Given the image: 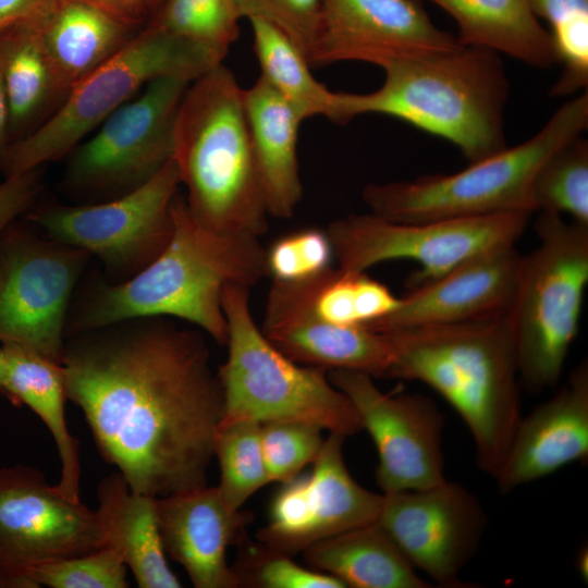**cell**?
<instances>
[{
    "instance_id": "6da1fadb",
    "label": "cell",
    "mask_w": 588,
    "mask_h": 588,
    "mask_svg": "<svg viewBox=\"0 0 588 588\" xmlns=\"http://www.w3.org/2000/svg\"><path fill=\"white\" fill-rule=\"evenodd\" d=\"M138 318L69 336L68 400L130 488L164 497L207 486L224 403L200 330Z\"/></svg>"
},
{
    "instance_id": "7a4b0ae2",
    "label": "cell",
    "mask_w": 588,
    "mask_h": 588,
    "mask_svg": "<svg viewBox=\"0 0 588 588\" xmlns=\"http://www.w3.org/2000/svg\"><path fill=\"white\" fill-rule=\"evenodd\" d=\"M172 216L171 238L156 259L124 281L90 282L71 303L66 338L132 319L167 317L226 344L223 290L231 283L249 289L267 278L266 248L258 236L204 228L177 194Z\"/></svg>"
},
{
    "instance_id": "3957f363",
    "label": "cell",
    "mask_w": 588,
    "mask_h": 588,
    "mask_svg": "<svg viewBox=\"0 0 588 588\" xmlns=\"http://www.w3.org/2000/svg\"><path fill=\"white\" fill-rule=\"evenodd\" d=\"M383 333L393 354L389 378L420 381L437 391L467 426L478 468L495 479L522 419L517 356L506 311Z\"/></svg>"
},
{
    "instance_id": "277c9868",
    "label": "cell",
    "mask_w": 588,
    "mask_h": 588,
    "mask_svg": "<svg viewBox=\"0 0 588 588\" xmlns=\"http://www.w3.org/2000/svg\"><path fill=\"white\" fill-rule=\"evenodd\" d=\"M380 88L367 94L334 91L329 120L346 124L383 114L455 145L468 162L505 148L509 79L500 53L475 46L389 63Z\"/></svg>"
},
{
    "instance_id": "5b68a950",
    "label": "cell",
    "mask_w": 588,
    "mask_h": 588,
    "mask_svg": "<svg viewBox=\"0 0 588 588\" xmlns=\"http://www.w3.org/2000/svg\"><path fill=\"white\" fill-rule=\"evenodd\" d=\"M173 161L192 217L221 233L260 236L269 217L248 132L243 88L223 63L186 88L175 119Z\"/></svg>"
},
{
    "instance_id": "8992f818",
    "label": "cell",
    "mask_w": 588,
    "mask_h": 588,
    "mask_svg": "<svg viewBox=\"0 0 588 588\" xmlns=\"http://www.w3.org/2000/svg\"><path fill=\"white\" fill-rule=\"evenodd\" d=\"M588 126L587 89L565 102L542 128L452 174L369 184L363 200L369 212L396 222L536 212L532 182L542 163Z\"/></svg>"
},
{
    "instance_id": "52a82bcc",
    "label": "cell",
    "mask_w": 588,
    "mask_h": 588,
    "mask_svg": "<svg viewBox=\"0 0 588 588\" xmlns=\"http://www.w3.org/2000/svg\"><path fill=\"white\" fill-rule=\"evenodd\" d=\"M222 306L228 357L217 371L224 403L221 422L297 420L344 437L363 429L328 370L290 359L265 338L252 314L248 287L228 284Z\"/></svg>"
},
{
    "instance_id": "ba28073f",
    "label": "cell",
    "mask_w": 588,
    "mask_h": 588,
    "mask_svg": "<svg viewBox=\"0 0 588 588\" xmlns=\"http://www.w3.org/2000/svg\"><path fill=\"white\" fill-rule=\"evenodd\" d=\"M535 229L540 243L522 256L506 310L519 383L529 393L559 381L578 332L588 284V225L540 212Z\"/></svg>"
},
{
    "instance_id": "9c48e42d",
    "label": "cell",
    "mask_w": 588,
    "mask_h": 588,
    "mask_svg": "<svg viewBox=\"0 0 588 588\" xmlns=\"http://www.w3.org/2000/svg\"><path fill=\"white\" fill-rule=\"evenodd\" d=\"M223 60V56L210 49L151 26L144 27L77 83L45 123L9 145L0 173L12 176L63 158L150 82L168 76L193 82Z\"/></svg>"
},
{
    "instance_id": "30bf717a",
    "label": "cell",
    "mask_w": 588,
    "mask_h": 588,
    "mask_svg": "<svg viewBox=\"0 0 588 588\" xmlns=\"http://www.w3.org/2000/svg\"><path fill=\"white\" fill-rule=\"evenodd\" d=\"M191 81L168 76L147 84L108 115L71 152L63 186L81 204L124 195L173 160L176 114Z\"/></svg>"
},
{
    "instance_id": "8fae6325",
    "label": "cell",
    "mask_w": 588,
    "mask_h": 588,
    "mask_svg": "<svg viewBox=\"0 0 588 588\" xmlns=\"http://www.w3.org/2000/svg\"><path fill=\"white\" fill-rule=\"evenodd\" d=\"M528 213L396 222L371 212L350 215L329 223L338 268L364 272L380 262L408 259L419 270L408 278L414 289L439 279L486 249L514 245L525 232Z\"/></svg>"
},
{
    "instance_id": "7c38bea8",
    "label": "cell",
    "mask_w": 588,
    "mask_h": 588,
    "mask_svg": "<svg viewBox=\"0 0 588 588\" xmlns=\"http://www.w3.org/2000/svg\"><path fill=\"white\" fill-rule=\"evenodd\" d=\"M179 185L172 160L124 195L93 204L46 205L28 219L46 237L97 256L110 281L120 282L149 265L169 243Z\"/></svg>"
},
{
    "instance_id": "4fadbf2b",
    "label": "cell",
    "mask_w": 588,
    "mask_h": 588,
    "mask_svg": "<svg viewBox=\"0 0 588 588\" xmlns=\"http://www.w3.org/2000/svg\"><path fill=\"white\" fill-rule=\"evenodd\" d=\"M12 224L0 233V342L62 364L74 287L90 255Z\"/></svg>"
},
{
    "instance_id": "5bb4252c",
    "label": "cell",
    "mask_w": 588,
    "mask_h": 588,
    "mask_svg": "<svg viewBox=\"0 0 588 588\" xmlns=\"http://www.w3.org/2000/svg\"><path fill=\"white\" fill-rule=\"evenodd\" d=\"M328 377L350 399L376 445V481L383 493L425 489L445 480L444 418L431 399L384 393L373 377L360 371L330 370Z\"/></svg>"
},
{
    "instance_id": "9a60e30c",
    "label": "cell",
    "mask_w": 588,
    "mask_h": 588,
    "mask_svg": "<svg viewBox=\"0 0 588 588\" xmlns=\"http://www.w3.org/2000/svg\"><path fill=\"white\" fill-rule=\"evenodd\" d=\"M103 547L97 510L65 498L34 467L0 469L1 572H25Z\"/></svg>"
},
{
    "instance_id": "2e32d148",
    "label": "cell",
    "mask_w": 588,
    "mask_h": 588,
    "mask_svg": "<svg viewBox=\"0 0 588 588\" xmlns=\"http://www.w3.org/2000/svg\"><path fill=\"white\" fill-rule=\"evenodd\" d=\"M378 523L409 563L442 587H469L458 579L488 527L478 498L458 482L382 493Z\"/></svg>"
},
{
    "instance_id": "e0dca14e",
    "label": "cell",
    "mask_w": 588,
    "mask_h": 588,
    "mask_svg": "<svg viewBox=\"0 0 588 588\" xmlns=\"http://www.w3.org/2000/svg\"><path fill=\"white\" fill-rule=\"evenodd\" d=\"M344 439L330 432L311 473L282 483L272 500L269 522L257 532L259 542L292 555L378 520L383 494L365 489L351 476L343 460Z\"/></svg>"
},
{
    "instance_id": "ac0fdd59",
    "label": "cell",
    "mask_w": 588,
    "mask_h": 588,
    "mask_svg": "<svg viewBox=\"0 0 588 588\" xmlns=\"http://www.w3.org/2000/svg\"><path fill=\"white\" fill-rule=\"evenodd\" d=\"M458 45L433 24L421 0H321L307 61L311 68L345 61L383 68Z\"/></svg>"
},
{
    "instance_id": "d6986e66",
    "label": "cell",
    "mask_w": 588,
    "mask_h": 588,
    "mask_svg": "<svg viewBox=\"0 0 588 588\" xmlns=\"http://www.w3.org/2000/svg\"><path fill=\"white\" fill-rule=\"evenodd\" d=\"M260 330L277 350L298 364L389 378L393 354L387 335L317 317L309 304L307 280H272Z\"/></svg>"
},
{
    "instance_id": "ffe728a7",
    "label": "cell",
    "mask_w": 588,
    "mask_h": 588,
    "mask_svg": "<svg viewBox=\"0 0 588 588\" xmlns=\"http://www.w3.org/2000/svg\"><path fill=\"white\" fill-rule=\"evenodd\" d=\"M520 260L514 245L478 253L439 279L411 289L395 310L365 328L387 332L505 313L514 297Z\"/></svg>"
},
{
    "instance_id": "44dd1931",
    "label": "cell",
    "mask_w": 588,
    "mask_h": 588,
    "mask_svg": "<svg viewBox=\"0 0 588 588\" xmlns=\"http://www.w3.org/2000/svg\"><path fill=\"white\" fill-rule=\"evenodd\" d=\"M164 552L186 571L196 588H241L226 550L242 540L253 514L233 511L218 487H200L155 498Z\"/></svg>"
},
{
    "instance_id": "7402d4cb",
    "label": "cell",
    "mask_w": 588,
    "mask_h": 588,
    "mask_svg": "<svg viewBox=\"0 0 588 588\" xmlns=\"http://www.w3.org/2000/svg\"><path fill=\"white\" fill-rule=\"evenodd\" d=\"M588 457V364L581 362L548 401L522 417L494 479L511 492Z\"/></svg>"
},
{
    "instance_id": "603a6c76",
    "label": "cell",
    "mask_w": 588,
    "mask_h": 588,
    "mask_svg": "<svg viewBox=\"0 0 588 588\" xmlns=\"http://www.w3.org/2000/svg\"><path fill=\"white\" fill-rule=\"evenodd\" d=\"M243 102L268 213L291 218L303 197L297 159L303 121L261 76L243 88Z\"/></svg>"
},
{
    "instance_id": "cb8c5ba5",
    "label": "cell",
    "mask_w": 588,
    "mask_h": 588,
    "mask_svg": "<svg viewBox=\"0 0 588 588\" xmlns=\"http://www.w3.org/2000/svg\"><path fill=\"white\" fill-rule=\"evenodd\" d=\"M37 24L53 68L69 91L140 30L86 0H52Z\"/></svg>"
},
{
    "instance_id": "d4e9b609",
    "label": "cell",
    "mask_w": 588,
    "mask_h": 588,
    "mask_svg": "<svg viewBox=\"0 0 588 588\" xmlns=\"http://www.w3.org/2000/svg\"><path fill=\"white\" fill-rule=\"evenodd\" d=\"M97 512L105 547L117 550L140 588H180L163 549L155 497L133 491L120 471L103 477L97 488Z\"/></svg>"
},
{
    "instance_id": "484cf974",
    "label": "cell",
    "mask_w": 588,
    "mask_h": 588,
    "mask_svg": "<svg viewBox=\"0 0 588 588\" xmlns=\"http://www.w3.org/2000/svg\"><path fill=\"white\" fill-rule=\"evenodd\" d=\"M0 73L9 106L11 144L45 123L70 93L47 53L37 17L0 29Z\"/></svg>"
},
{
    "instance_id": "4316f807",
    "label": "cell",
    "mask_w": 588,
    "mask_h": 588,
    "mask_svg": "<svg viewBox=\"0 0 588 588\" xmlns=\"http://www.w3.org/2000/svg\"><path fill=\"white\" fill-rule=\"evenodd\" d=\"M4 353V395L15 405L25 404L49 429L61 460L59 491L79 501L81 465L78 441L68 429V400L62 364L12 343L1 344Z\"/></svg>"
},
{
    "instance_id": "83f0119b",
    "label": "cell",
    "mask_w": 588,
    "mask_h": 588,
    "mask_svg": "<svg viewBox=\"0 0 588 588\" xmlns=\"http://www.w3.org/2000/svg\"><path fill=\"white\" fill-rule=\"evenodd\" d=\"M456 22L457 41L515 58L530 66L558 63L550 32L527 0H428Z\"/></svg>"
},
{
    "instance_id": "f1b7e54d",
    "label": "cell",
    "mask_w": 588,
    "mask_h": 588,
    "mask_svg": "<svg viewBox=\"0 0 588 588\" xmlns=\"http://www.w3.org/2000/svg\"><path fill=\"white\" fill-rule=\"evenodd\" d=\"M315 571L355 588H428L378 522L320 540L304 551Z\"/></svg>"
},
{
    "instance_id": "f546056e",
    "label": "cell",
    "mask_w": 588,
    "mask_h": 588,
    "mask_svg": "<svg viewBox=\"0 0 588 588\" xmlns=\"http://www.w3.org/2000/svg\"><path fill=\"white\" fill-rule=\"evenodd\" d=\"M253 32L254 52L261 77L290 105L304 121L323 115L329 119L334 91L311 74V66L294 42L274 25L248 20Z\"/></svg>"
},
{
    "instance_id": "4dcf8cb0",
    "label": "cell",
    "mask_w": 588,
    "mask_h": 588,
    "mask_svg": "<svg viewBox=\"0 0 588 588\" xmlns=\"http://www.w3.org/2000/svg\"><path fill=\"white\" fill-rule=\"evenodd\" d=\"M309 304L326 322L341 327H367L390 315L400 298L364 272L330 268L308 279Z\"/></svg>"
},
{
    "instance_id": "1f68e13d",
    "label": "cell",
    "mask_w": 588,
    "mask_h": 588,
    "mask_svg": "<svg viewBox=\"0 0 588 588\" xmlns=\"http://www.w3.org/2000/svg\"><path fill=\"white\" fill-rule=\"evenodd\" d=\"M260 425L249 419L220 422L216 433L213 452L220 466L218 489L233 511L241 510L249 497L270 482Z\"/></svg>"
},
{
    "instance_id": "d6a6232c",
    "label": "cell",
    "mask_w": 588,
    "mask_h": 588,
    "mask_svg": "<svg viewBox=\"0 0 588 588\" xmlns=\"http://www.w3.org/2000/svg\"><path fill=\"white\" fill-rule=\"evenodd\" d=\"M531 197L538 212L567 213L588 225V142L578 136L555 150L539 168Z\"/></svg>"
},
{
    "instance_id": "836d02e7",
    "label": "cell",
    "mask_w": 588,
    "mask_h": 588,
    "mask_svg": "<svg viewBox=\"0 0 588 588\" xmlns=\"http://www.w3.org/2000/svg\"><path fill=\"white\" fill-rule=\"evenodd\" d=\"M235 0H163L147 26L225 58L240 34Z\"/></svg>"
},
{
    "instance_id": "e575fe53",
    "label": "cell",
    "mask_w": 588,
    "mask_h": 588,
    "mask_svg": "<svg viewBox=\"0 0 588 588\" xmlns=\"http://www.w3.org/2000/svg\"><path fill=\"white\" fill-rule=\"evenodd\" d=\"M321 432V427L305 421L261 422V448L270 481H290L314 462L324 441Z\"/></svg>"
},
{
    "instance_id": "d590c367",
    "label": "cell",
    "mask_w": 588,
    "mask_h": 588,
    "mask_svg": "<svg viewBox=\"0 0 588 588\" xmlns=\"http://www.w3.org/2000/svg\"><path fill=\"white\" fill-rule=\"evenodd\" d=\"M126 565L122 555L110 547L39 564L25 573L37 587L51 588H126Z\"/></svg>"
},
{
    "instance_id": "8d00e7d4",
    "label": "cell",
    "mask_w": 588,
    "mask_h": 588,
    "mask_svg": "<svg viewBox=\"0 0 588 588\" xmlns=\"http://www.w3.org/2000/svg\"><path fill=\"white\" fill-rule=\"evenodd\" d=\"M233 567V566H232ZM242 587L256 588H345L332 575L305 568L290 555L273 551L261 542L249 543L241 549L233 567Z\"/></svg>"
},
{
    "instance_id": "74e56055",
    "label": "cell",
    "mask_w": 588,
    "mask_h": 588,
    "mask_svg": "<svg viewBox=\"0 0 588 588\" xmlns=\"http://www.w3.org/2000/svg\"><path fill=\"white\" fill-rule=\"evenodd\" d=\"M333 249L326 231L301 229L275 240L266 248L268 277L283 282L315 278L331 268Z\"/></svg>"
},
{
    "instance_id": "f35d334b",
    "label": "cell",
    "mask_w": 588,
    "mask_h": 588,
    "mask_svg": "<svg viewBox=\"0 0 588 588\" xmlns=\"http://www.w3.org/2000/svg\"><path fill=\"white\" fill-rule=\"evenodd\" d=\"M540 21L550 24L558 60L571 68L588 62V0H527Z\"/></svg>"
},
{
    "instance_id": "ab89813d",
    "label": "cell",
    "mask_w": 588,
    "mask_h": 588,
    "mask_svg": "<svg viewBox=\"0 0 588 588\" xmlns=\"http://www.w3.org/2000/svg\"><path fill=\"white\" fill-rule=\"evenodd\" d=\"M241 19L264 20L282 33L306 57L313 46L321 0H235Z\"/></svg>"
},
{
    "instance_id": "60d3db41",
    "label": "cell",
    "mask_w": 588,
    "mask_h": 588,
    "mask_svg": "<svg viewBox=\"0 0 588 588\" xmlns=\"http://www.w3.org/2000/svg\"><path fill=\"white\" fill-rule=\"evenodd\" d=\"M41 187L40 168L7 176L0 182V233L30 209Z\"/></svg>"
},
{
    "instance_id": "b9f144b4",
    "label": "cell",
    "mask_w": 588,
    "mask_h": 588,
    "mask_svg": "<svg viewBox=\"0 0 588 588\" xmlns=\"http://www.w3.org/2000/svg\"><path fill=\"white\" fill-rule=\"evenodd\" d=\"M136 29L146 27L163 0H86Z\"/></svg>"
},
{
    "instance_id": "7bdbcfd3",
    "label": "cell",
    "mask_w": 588,
    "mask_h": 588,
    "mask_svg": "<svg viewBox=\"0 0 588 588\" xmlns=\"http://www.w3.org/2000/svg\"><path fill=\"white\" fill-rule=\"evenodd\" d=\"M52 0H0V29L41 15Z\"/></svg>"
},
{
    "instance_id": "ee69618b",
    "label": "cell",
    "mask_w": 588,
    "mask_h": 588,
    "mask_svg": "<svg viewBox=\"0 0 588 588\" xmlns=\"http://www.w3.org/2000/svg\"><path fill=\"white\" fill-rule=\"evenodd\" d=\"M11 144L10 114L4 83L0 73V162L4 151Z\"/></svg>"
},
{
    "instance_id": "f6af8a7d",
    "label": "cell",
    "mask_w": 588,
    "mask_h": 588,
    "mask_svg": "<svg viewBox=\"0 0 588 588\" xmlns=\"http://www.w3.org/2000/svg\"><path fill=\"white\" fill-rule=\"evenodd\" d=\"M576 568L583 580L587 583L588 578V548L581 547L576 555Z\"/></svg>"
},
{
    "instance_id": "bcb514c9",
    "label": "cell",
    "mask_w": 588,
    "mask_h": 588,
    "mask_svg": "<svg viewBox=\"0 0 588 588\" xmlns=\"http://www.w3.org/2000/svg\"><path fill=\"white\" fill-rule=\"evenodd\" d=\"M0 395H4V353L0 345Z\"/></svg>"
},
{
    "instance_id": "7dc6e473",
    "label": "cell",
    "mask_w": 588,
    "mask_h": 588,
    "mask_svg": "<svg viewBox=\"0 0 588 588\" xmlns=\"http://www.w3.org/2000/svg\"><path fill=\"white\" fill-rule=\"evenodd\" d=\"M2 278H3V268H2V262H1V259H0V285H1V282H2Z\"/></svg>"
}]
</instances>
